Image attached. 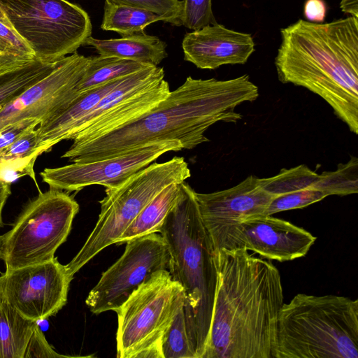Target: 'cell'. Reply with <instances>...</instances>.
Returning <instances> with one entry per match:
<instances>
[{
	"label": "cell",
	"instance_id": "obj_1",
	"mask_svg": "<svg viewBox=\"0 0 358 358\" xmlns=\"http://www.w3.org/2000/svg\"><path fill=\"white\" fill-rule=\"evenodd\" d=\"M258 96L259 88L247 74L227 80L189 76L143 115L99 138L72 144L62 157L86 163L173 140L179 141L182 149L191 150L209 141L205 132L214 124L241 120L236 108Z\"/></svg>",
	"mask_w": 358,
	"mask_h": 358
},
{
	"label": "cell",
	"instance_id": "obj_2",
	"mask_svg": "<svg viewBox=\"0 0 358 358\" xmlns=\"http://www.w3.org/2000/svg\"><path fill=\"white\" fill-rule=\"evenodd\" d=\"M217 283L202 358H273L283 304L279 271L244 248L215 251Z\"/></svg>",
	"mask_w": 358,
	"mask_h": 358
},
{
	"label": "cell",
	"instance_id": "obj_3",
	"mask_svg": "<svg viewBox=\"0 0 358 358\" xmlns=\"http://www.w3.org/2000/svg\"><path fill=\"white\" fill-rule=\"evenodd\" d=\"M278 80L308 89L358 134V18L327 23L299 19L280 29Z\"/></svg>",
	"mask_w": 358,
	"mask_h": 358
},
{
	"label": "cell",
	"instance_id": "obj_4",
	"mask_svg": "<svg viewBox=\"0 0 358 358\" xmlns=\"http://www.w3.org/2000/svg\"><path fill=\"white\" fill-rule=\"evenodd\" d=\"M195 193L189 184L181 182L179 198L158 233L169 250V271L184 289L189 341L196 358H202L211 324L217 269L215 250L203 224Z\"/></svg>",
	"mask_w": 358,
	"mask_h": 358
},
{
	"label": "cell",
	"instance_id": "obj_5",
	"mask_svg": "<svg viewBox=\"0 0 358 358\" xmlns=\"http://www.w3.org/2000/svg\"><path fill=\"white\" fill-rule=\"evenodd\" d=\"M357 357V299L298 294L282 304L273 358Z\"/></svg>",
	"mask_w": 358,
	"mask_h": 358
},
{
	"label": "cell",
	"instance_id": "obj_6",
	"mask_svg": "<svg viewBox=\"0 0 358 358\" xmlns=\"http://www.w3.org/2000/svg\"><path fill=\"white\" fill-rule=\"evenodd\" d=\"M191 176L183 157L152 163L117 187L106 189L99 201L101 212L96 225L79 252L65 265L73 278L84 265L106 247L115 244L144 207L164 188L185 182Z\"/></svg>",
	"mask_w": 358,
	"mask_h": 358
},
{
	"label": "cell",
	"instance_id": "obj_7",
	"mask_svg": "<svg viewBox=\"0 0 358 358\" xmlns=\"http://www.w3.org/2000/svg\"><path fill=\"white\" fill-rule=\"evenodd\" d=\"M184 305L183 287L169 271L154 273L116 311L117 357L163 358L162 336Z\"/></svg>",
	"mask_w": 358,
	"mask_h": 358
},
{
	"label": "cell",
	"instance_id": "obj_8",
	"mask_svg": "<svg viewBox=\"0 0 358 358\" xmlns=\"http://www.w3.org/2000/svg\"><path fill=\"white\" fill-rule=\"evenodd\" d=\"M79 205L62 190L50 188L30 201L12 229L0 236V259L6 269L52 260L71 229Z\"/></svg>",
	"mask_w": 358,
	"mask_h": 358
},
{
	"label": "cell",
	"instance_id": "obj_9",
	"mask_svg": "<svg viewBox=\"0 0 358 358\" xmlns=\"http://www.w3.org/2000/svg\"><path fill=\"white\" fill-rule=\"evenodd\" d=\"M0 8L13 31L44 62L76 52L92 35L88 13L67 0H0Z\"/></svg>",
	"mask_w": 358,
	"mask_h": 358
},
{
	"label": "cell",
	"instance_id": "obj_10",
	"mask_svg": "<svg viewBox=\"0 0 358 358\" xmlns=\"http://www.w3.org/2000/svg\"><path fill=\"white\" fill-rule=\"evenodd\" d=\"M171 257L161 234L152 233L126 242L122 255L91 289L85 303L94 314L117 311L156 272L168 270Z\"/></svg>",
	"mask_w": 358,
	"mask_h": 358
},
{
	"label": "cell",
	"instance_id": "obj_11",
	"mask_svg": "<svg viewBox=\"0 0 358 358\" xmlns=\"http://www.w3.org/2000/svg\"><path fill=\"white\" fill-rule=\"evenodd\" d=\"M72 280L57 257L42 264L6 269L0 275V298L23 317L44 320L65 306Z\"/></svg>",
	"mask_w": 358,
	"mask_h": 358
},
{
	"label": "cell",
	"instance_id": "obj_12",
	"mask_svg": "<svg viewBox=\"0 0 358 358\" xmlns=\"http://www.w3.org/2000/svg\"><path fill=\"white\" fill-rule=\"evenodd\" d=\"M89 61L77 52L62 58L49 75L0 110V129L26 120L41 124L63 113L79 96L76 87Z\"/></svg>",
	"mask_w": 358,
	"mask_h": 358
},
{
	"label": "cell",
	"instance_id": "obj_13",
	"mask_svg": "<svg viewBox=\"0 0 358 358\" xmlns=\"http://www.w3.org/2000/svg\"><path fill=\"white\" fill-rule=\"evenodd\" d=\"M181 150L182 145L175 140L151 143L109 158L46 168L40 175L50 188L62 191H79L92 185L113 189L166 152Z\"/></svg>",
	"mask_w": 358,
	"mask_h": 358
},
{
	"label": "cell",
	"instance_id": "obj_14",
	"mask_svg": "<svg viewBox=\"0 0 358 358\" xmlns=\"http://www.w3.org/2000/svg\"><path fill=\"white\" fill-rule=\"evenodd\" d=\"M203 224L215 251L230 250L238 224L250 217L264 215L276 196L262 185V179L250 176L234 187L212 193H195Z\"/></svg>",
	"mask_w": 358,
	"mask_h": 358
},
{
	"label": "cell",
	"instance_id": "obj_15",
	"mask_svg": "<svg viewBox=\"0 0 358 358\" xmlns=\"http://www.w3.org/2000/svg\"><path fill=\"white\" fill-rule=\"evenodd\" d=\"M316 237L301 227L271 215H259L241 222L230 250L244 248L263 258L279 262L303 257Z\"/></svg>",
	"mask_w": 358,
	"mask_h": 358
},
{
	"label": "cell",
	"instance_id": "obj_16",
	"mask_svg": "<svg viewBox=\"0 0 358 358\" xmlns=\"http://www.w3.org/2000/svg\"><path fill=\"white\" fill-rule=\"evenodd\" d=\"M184 59L201 69L244 64L255 51L250 34L216 24L187 33L182 42Z\"/></svg>",
	"mask_w": 358,
	"mask_h": 358
},
{
	"label": "cell",
	"instance_id": "obj_17",
	"mask_svg": "<svg viewBox=\"0 0 358 358\" xmlns=\"http://www.w3.org/2000/svg\"><path fill=\"white\" fill-rule=\"evenodd\" d=\"M125 77V76H124ZM123 78V77H122ZM122 78L81 94L63 113L36 127V154L50 151L64 140H72L83 122L101 99L113 90Z\"/></svg>",
	"mask_w": 358,
	"mask_h": 358
},
{
	"label": "cell",
	"instance_id": "obj_18",
	"mask_svg": "<svg viewBox=\"0 0 358 358\" xmlns=\"http://www.w3.org/2000/svg\"><path fill=\"white\" fill-rule=\"evenodd\" d=\"M164 79L123 101L98 120L78 132L73 138V145L83 143L103 136L143 115L170 93Z\"/></svg>",
	"mask_w": 358,
	"mask_h": 358
},
{
	"label": "cell",
	"instance_id": "obj_19",
	"mask_svg": "<svg viewBox=\"0 0 358 358\" xmlns=\"http://www.w3.org/2000/svg\"><path fill=\"white\" fill-rule=\"evenodd\" d=\"M85 45L92 46L99 55L115 57L157 66L167 57L166 43L143 32L120 38L98 39L90 36Z\"/></svg>",
	"mask_w": 358,
	"mask_h": 358
},
{
	"label": "cell",
	"instance_id": "obj_20",
	"mask_svg": "<svg viewBox=\"0 0 358 358\" xmlns=\"http://www.w3.org/2000/svg\"><path fill=\"white\" fill-rule=\"evenodd\" d=\"M181 182L173 183L154 197L117 240L120 245L152 233H158L164 220L178 201Z\"/></svg>",
	"mask_w": 358,
	"mask_h": 358
},
{
	"label": "cell",
	"instance_id": "obj_21",
	"mask_svg": "<svg viewBox=\"0 0 358 358\" xmlns=\"http://www.w3.org/2000/svg\"><path fill=\"white\" fill-rule=\"evenodd\" d=\"M38 322L21 315L0 298V358H23Z\"/></svg>",
	"mask_w": 358,
	"mask_h": 358
},
{
	"label": "cell",
	"instance_id": "obj_22",
	"mask_svg": "<svg viewBox=\"0 0 358 358\" xmlns=\"http://www.w3.org/2000/svg\"><path fill=\"white\" fill-rule=\"evenodd\" d=\"M60 60L50 62L35 58L24 64L1 72L0 110L49 75Z\"/></svg>",
	"mask_w": 358,
	"mask_h": 358
},
{
	"label": "cell",
	"instance_id": "obj_23",
	"mask_svg": "<svg viewBox=\"0 0 358 358\" xmlns=\"http://www.w3.org/2000/svg\"><path fill=\"white\" fill-rule=\"evenodd\" d=\"M149 66L138 62L110 56L90 57L87 66L76 89L78 95L112 80L129 76Z\"/></svg>",
	"mask_w": 358,
	"mask_h": 358
},
{
	"label": "cell",
	"instance_id": "obj_24",
	"mask_svg": "<svg viewBox=\"0 0 358 358\" xmlns=\"http://www.w3.org/2000/svg\"><path fill=\"white\" fill-rule=\"evenodd\" d=\"M158 21L167 22L164 16L149 10L105 1L101 28L126 36L143 32L148 25Z\"/></svg>",
	"mask_w": 358,
	"mask_h": 358
},
{
	"label": "cell",
	"instance_id": "obj_25",
	"mask_svg": "<svg viewBox=\"0 0 358 358\" xmlns=\"http://www.w3.org/2000/svg\"><path fill=\"white\" fill-rule=\"evenodd\" d=\"M163 358H196L189 338L184 306L174 316L161 342Z\"/></svg>",
	"mask_w": 358,
	"mask_h": 358
},
{
	"label": "cell",
	"instance_id": "obj_26",
	"mask_svg": "<svg viewBox=\"0 0 358 358\" xmlns=\"http://www.w3.org/2000/svg\"><path fill=\"white\" fill-rule=\"evenodd\" d=\"M29 45L12 29L0 22V73L35 59Z\"/></svg>",
	"mask_w": 358,
	"mask_h": 358
},
{
	"label": "cell",
	"instance_id": "obj_27",
	"mask_svg": "<svg viewBox=\"0 0 358 358\" xmlns=\"http://www.w3.org/2000/svg\"><path fill=\"white\" fill-rule=\"evenodd\" d=\"M327 196L322 191L306 188L275 196L269 204L264 215L297 208H302L318 202Z\"/></svg>",
	"mask_w": 358,
	"mask_h": 358
},
{
	"label": "cell",
	"instance_id": "obj_28",
	"mask_svg": "<svg viewBox=\"0 0 358 358\" xmlns=\"http://www.w3.org/2000/svg\"><path fill=\"white\" fill-rule=\"evenodd\" d=\"M107 2L149 10L164 16L167 22L182 25V1L180 0H105Z\"/></svg>",
	"mask_w": 358,
	"mask_h": 358
},
{
	"label": "cell",
	"instance_id": "obj_29",
	"mask_svg": "<svg viewBox=\"0 0 358 358\" xmlns=\"http://www.w3.org/2000/svg\"><path fill=\"white\" fill-rule=\"evenodd\" d=\"M182 25L200 29L217 24L212 10V0H182Z\"/></svg>",
	"mask_w": 358,
	"mask_h": 358
},
{
	"label": "cell",
	"instance_id": "obj_30",
	"mask_svg": "<svg viewBox=\"0 0 358 358\" xmlns=\"http://www.w3.org/2000/svg\"><path fill=\"white\" fill-rule=\"evenodd\" d=\"M36 127L30 129L1 151L0 160L24 159L32 156L38 157L36 152Z\"/></svg>",
	"mask_w": 358,
	"mask_h": 358
},
{
	"label": "cell",
	"instance_id": "obj_31",
	"mask_svg": "<svg viewBox=\"0 0 358 358\" xmlns=\"http://www.w3.org/2000/svg\"><path fill=\"white\" fill-rule=\"evenodd\" d=\"M38 157L19 159L0 160V180L11 183L23 176H29L36 182L34 166Z\"/></svg>",
	"mask_w": 358,
	"mask_h": 358
},
{
	"label": "cell",
	"instance_id": "obj_32",
	"mask_svg": "<svg viewBox=\"0 0 358 358\" xmlns=\"http://www.w3.org/2000/svg\"><path fill=\"white\" fill-rule=\"evenodd\" d=\"M57 353L47 341L38 324L35 327L27 345L23 358L69 357Z\"/></svg>",
	"mask_w": 358,
	"mask_h": 358
},
{
	"label": "cell",
	"instance_id": "obj_33",
	"mask_svg": "<svg viewBox=\"0 0 358 358\" xmlns=\"http://www.w3.org/2000/svg\"><path fill=\"white\" fill-rule=\"evenodd\" d=\"M38 124V122L34 120H26L0 129V152L30 129L36 127Z\"/></svg>",
	"mask_w": 358,
	"mask_h": 358
},
{
	"label": "cell",
	"instance_id": "obj_34",
	"mask_svg": "<svg viewBox=\"0 0 358 358\" xmlns=\"http://www.w3.org/2000/svg\"><path fill=\"white\" fill-rule=\"evenodd\" d=\"M327 12V5L324 0H306L304 3L303 15L309 22L322 23Z\"/></svg>",
	"mask_w": 358,
	"mask_h": 358
},
{
	"label": "cell",
	"instance_id": "obj_35",
	"mask_svg": "<svg viewBox=\"0 0 358 358\" xmlns=\"http://www.w3.org/2000/svg\"><path fill=\"white\" fill-rule=\"evenodd\" d=\"M11 194L10 184L0 180V227L3 226L2 210L8 196Z\"/></svg>",
	"mask_w": 358,
	"mask_h": 358
},
{
	"label": "cell",
	"instance_id": "obj_36",
	"mask_svg": "<svg viewBox=\"0 0 358 358\" xmlns=\"http://www.w3.org/2000/svg\"><path fill=\"white\" fill-rule=\"evenodd\" d=\"M340 6L344 13L358 18V0H341Z\"/></svg>",
	"mask_w": 358,
	"mask_h": 358
},
{
	"label": "cell",
	"instance_id": "obj_37",
	"mask_svg": "<svg viewBox=\"0 0 358 358\" xmlns=\"http://www.w3.org/2000/svg\"><path fill=\"white\" fill-rule=\"evenodd\" d=\"M0 22H1L4 24H6L10 29H12L11 26H10L8 20H7V18L4 15V14H3V11H2V10L1 9V8H0Z\"/></svg>",
	"mask_w": 358,
	"mask_h": 358
},
{
	"label": "cell",
	"instance_id": "obj_38",
	"mask_svg": "<svg viewBox=\"0 0 358 358\" xmlns=\"http://www.w3.org/2000/svg\"><path fill=\"white\" fill-rule=\"evenodd\" d=\"M1 237V236H0Z\"/></svg>",
	"mask_w": 358,
	"mask_h": 358
}]
</instances>
